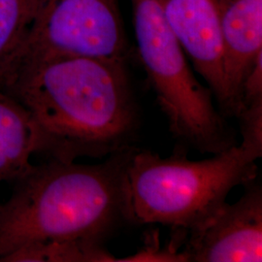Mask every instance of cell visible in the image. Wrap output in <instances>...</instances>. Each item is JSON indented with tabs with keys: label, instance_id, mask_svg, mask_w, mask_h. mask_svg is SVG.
<instances>
[{
	"label": "cell",
	"instance_id": "6da1fadb",
	"mask_svg": "<svg viewBox=\"0 0 262 262\" xmlns=\"http://www.w3.org/2000/svg\"><path fill=\"white\" fill-rule=\"evenodd\" d=\"M0 92L27 113L35 152L53 160L110 157L139 129L126 60L24 52Z\"/></svg>",
	"mask_w": 262,
	"mask_h": 262
},
{
	"label": "cell",
	"instance_id": "7a4b0ae2",
	"mask_svg": "<svg viewBox=\"0 0 262 262\" xmlns=\"http://www.w3.org/2000/svg\"><path fill=\"white\" fill-rule=\"evenodd\" d=\"M133 147L98 164L50 159L32 165L0 204V261L50 245L106 249L126 222L124 182Z\"/></svg>",
	"mask_w": 262,
	"mask_h": 262
},
{
	"label": "cell",
	"instance_id": "3957f363",
	"mask_svg": "<svg viewBox=\"0 0 262 262\" xmlns=\"http://www.w3.org/2000/svg\"><path fill=\"white\" fill-rule=\"evenodd\" d=\"M261 157L262 145L243 139L202 160L181 150L163 158L133 147L124 182L126 222L187 234L223 206L235 187L256 179Z\"/></svg>",
	"mask_w": 262,
	"mask_h": 262
},
{
	"label": "cell",
	"instance_id": "277c9868",
	"mask_svg": "<svg viewBox=\"0 0 262 262\" xmlns=\"http://www.w3.org/2000/svg\"><path fill=\"white\" fill-rule=\"evenodd\" d=\"M131 4L141 61L174 138L201 154L215 155L236 145L211 90L188 64L159 0H131Z\"/></svg>",
	"mask_w": 262,
	"mask_h": 262
},
{
	"label": "cell",
	"instance_id": "5b68a950",
	"mask_svg": "<svg viewBox=\"0 0 262 262\" xmlns=\"http://www.w3.org/2000/svg\"><path fill=\"white\" fill-rule=\"evenodd\" d=\"M24 52L126 60L119 0H39Z\"/></svg>",
	"mask_w": 262,
	"mask_h": 262
},
{
	"label": "cell",
	"instance_id": "8992f818",
	"mask_svg": "<svg viewBox=\"0 0 262 262\" xmlns=\"http://www.w3.org/2000/svg\"><path fill=\"white\" fill-rule=\"evenodd\" d=\"M245 187L237 202H225L187 232L182 261H262L261 185Z\"/></svg>",
	"mask_w": 262,
	"mask_h": 262
},
{
	"label": "cell",
	"instance_id": "52a82bcc",
	"mask_svg": "<svg viewBox=\"0 0 262 262\" xmlns=\"http://www.w3.org/2000/svg\"><path fill=\"white\" fill-rule=\"evenodd\" d=\"M170 28L221 111L225 104L224 45L215 0H159ZM223 115V114H222Z\"/></svg>",
	"mask_w": 262,
	"mask_h": 262
},
{
	"label": "cell",
	"instance_id": "ba28073f",
	"mask_svg": "<svg viewBox=\"0 0 262 262\" xmlns=\"http://www.w3.org/2000/svg\"><path fill=\"white\" fill-rule=\"evenodd\" d=\"M224 45L225 104L234 117L244 81L262 55V0H215Z\"/></svg>",
	"mask_w": 262,
	"mask_h": 262
},
{
	"label": "cell",
	"instance_id": "9c48e42d",
	"mask_svg": "<svg viewBox=\"0 0 262 262\" xmlns=\"http://www.w3.org/2000/svg\"><path fill=\"white\" fill-rule=\"evenodd\" d=\"M34 135L28 115L9 95L0 92V183L17 181L32 164Z\"/></svg>",
	"mask_w": 262,
	"mask_h": 262
},
{
	"label": "cell",
	"instance_id": "30bf717a",
	"mask_svg": "<svg viewBox=\"0 0 262 262\" xmlns=\"http://www.w3.org/2000/svg\"><path fill=\"white\" fill-rule=\"evenodd\" d=\"M39 0H0V91L28 39Z\"/></svg>",
	"mask_w": 262,
	"mask_h": 262
}]
</instances>
